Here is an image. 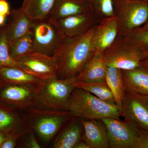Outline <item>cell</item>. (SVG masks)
<instances>
[{
	"label": "cell",
	"mask_w": 148,
	"mask_h": 148,
	"mask_svg": "<svg viewBox=\"0 0 148 148\" xmlns=\"http://www.w3.org/2000/svg\"><path fill=\"white\" fill-rule=\"evenodd\" d=\"M91 12L85 0H58L50 17L55 20Z\"/></svg>",
	"instance_id": "obj_18"
},
{
	"label": "cell",
	"mask_w": 148,
	"mask_h": 148,
	"mask_svg": "<svg viewBox=\"0 0 148 148\" xmlns=\"http://www.w3.org/2000/svg\"><path fill=\"white\" fill-rule=\"evenodd\" d=\"M118 34L117 19L114 15L99 22L95 27L93 33L95 52L103 53L112 44Z\"/></svg>",
	"instance_id": "obj_14"
},
{
	"label": "cell",
	"mask_w": 148,
	"mask_h": 148,
	"mask_svg": "<svg viewBox=\"0 0 148 148\" xmlns=\"http://www.w3.org/2000/svg\"><path fill=\"white\" fill-rule=\"evenodd\" d=\"M68 113L67 111L49 110L41 112L34 122V129L42 141L49 142L61 128Z\"/></svg>",
	"instance_id": "obj_11"
},
{
	"label": "cell",
	"mask_w": 148,
	"mask_h": 148,
	"mask_svg": "<svg viewBox=\"0 0 148 148\" xmlns=\"http://www.w3.org/2000/svg\"><path fill=\"white\" fill-rule=\"evenodd\" d=\"M69 114L87 120L120 119V114L116 106L103 102L90 92L75 88L69 97L66 110Z\"/></svg>",
	"instance_id": "obj_2"
},
{
	"label": "cell",
	"mask_w": 148,
	"mask_h": 148,
	"mask_svg": "<svg viewBox=\"0 0 148 148\" xmlns=\"http://www.w3.org/2000/svg\"><path fill=\"white\" fill-rule=\"evenodd\" d=\"M13 108L0 101V132L19 136L22 121Z\"/></svg>",
	"instance_id": "obj_20"
},
{
	"label": "cell",
	"mask_w": 148,
	"mask_h": 148,
	"mask_svg": "<svg viewBox=\"0 0 148 148\" xmlns=\"http://www.w3.org/2000/svg\"><path fill=\"white\" fill-rule=\"evenodd\" d=\"M146 55L145 51L132 44L125 37L119 36L102 53L106 66L121 70H132L141 66Z\"/></svg>",
	"instance_id": "obj_5"
},
{
	"label": "cell",
	"mask_w": 148,
	"mask_h": 148,
	"mask_svg": "<svg viewBox=\"0 0 148 148\" xmlns=\"http://www.w3.org/2000/svg\"><path fill=\"white\" fill-rule=\"evenodd\" d=\"M120 114L148 134V95L125 92Z\"/></svg>",
	"instance_id": "obj_9"
},
{
	"label": "cell",
	"mask_w": 148,
	"mask_h": 148,
	"mask_svg": "<svg viewBox=\"0 0 148 148\" xmlns=\"http://www.w3.org/2000/svg\"><path fill=\"white\" fill-rule=\"evenodd\" d=\"M6 29L7 24L0 26V69L5 66L19 68L16 61L10 54Z\"/></svg>",
	"instance_id": "obj_27"
},
{
	"label": "cell",
	"mask_w": 148,
	"mask_h": 148,
	"mask_svg": "<svg viewBox=\"0 0 148 148\" xmlns=\"http://www.w3.org/2000/svg\"><path fill=\"white\" fill-rule=\"evenodd\" d=\"M106 81L114 98L116 106L120 112L122 102L125 94L121 70L107 66Z\"/></svg>",
	"instance_id": "obj_22"
},
{
	"label": "cell",
	"mask_w": 148,
	"mask_h": 148,
	"mask_svg": "<svg viewBox=\"0 0 148 148\" xmlns=\"http://www.w3.org/2000/svg\"><path fill=\"white\" fill-rule=\"evenodd\" d=\"M75 86V88H81L90 92L109 105L116 106L112 92L106 82L93 83L77 82Z\"/></svg>",
	"instance_id": "obj_24"
},
{
	"label": "cell",
	"mask_w": 148,
	"mask_h": 148,
	"mask_svg": "<svg viewBox=\"0 0 148 148\" xmlns=\"http://www.w3.org/2000/svg\"><path fill=\"white\" fill-rule=\"evenodd\" d=\"M102 53L95 52L77 76L79 82L93 83L106 81V66Z\"/></svg>",
	"instance_id": "obj_17"
},
{
	"label": "cell",
	"mask_w": 148,
	"mask_h": 148,
	"mask_svg": "<svg viewBox=\"0 0 148 148\" xmlns=\"http://www.w3.org/2000/svg\"><path fill=\"white\" fill-rule=\"evenodd\" d=\"M19 69L42 80L57 78L58 68L55 58L32 52L14 59Z\"/></svg>",
	"instance_id": "obj_8"
},
{
	"label": "cell",
	"mask_w": 148,
	"mask_h": 148,
	"mask_svg": "<svg viewBox=\"0 0 148 148\" xmlns=\"http://www.w3.org/2000/svg\"><path fill=\"white\" fill-rule=\"evenodd\" d=\"M9 3L6 0H0V14L7 16L10 13Z\"/></svg>",
	"instance_id": "obj_30"
},
{
	"label": "cell",
	"mask_w": 148,
	"mask_h": 148,
	"mask_svg": "<svg viewBox=\"0 0 148 148\" xmlns=\"http://www.w3.org/2000/svg\"><path fill=\"white\" fill-rule=\"evenodd\" d=\"M58 0H24L21 8L32 21L50 17Z\"/></svg>",
	"instance_id": "obj_19"
},
{
	"label": "cell",
	"mask_w": 148,
	"mask_h": 148,
	"mask_svg": "<svg viewBox=\"0 0 148 148\" xmlns=\"http://www.w3.org/2000/svg\"><path fill=\"white\" fill-rule=\"evenodd\" d=\"M6 137V135L3 132H0V147L4 142Z\"/></svg>",
	"instance_id": "obj_35"
},
{
	"label": "cell",
	"mask_w": 148,
	"mask_h": 148,
	"mask_svg": "<svg viewBox=\"0 0 148 148\" xmlns=\"http://www.w3.org/2000/svg\"><path fill=\"white\" fill-rule=\"evenodd\" d=\"M83 128L77 122H73L55 139L53 147L75 148L77 143L81 140Z\"/></svg>",
	"instance_id": "obj_23"
},
{
	"label": "cell",
	"mask_w": 148,
	"mask_h": 148,
	"mask_svg": "<svg viewBox=\"0 0 148 148\" xmlns=\"http://www.w3.org/2000/svg\"><path fill=\"white\" fill-rule=\"evenodd\" d=\"M7 16L0 14V26H3L5 24L6 17Z\"/></svg>",
	"instance_id": "obj_34"
},
{
	"label": "cell",
	"mask_w": 148,
	"mask_h": 148,
	"mask_svg": "<svg viewBox=\"0 0 148 148\" xmlns=\"http://www.w3.org/2000/svg\"><path fill=\"white\" fill-rule=\"evenodd\" d=\"M81 123L83 128L81 140L88 148H109L108 135L102 120L82 119Z\"/></svg>",
	"instance_id": "obj_13"
},
{
	"label": "cell",
	"mask_w": 148,
	"mask_h": 148,
	"mask_svg": "<svg viewBox=\"0 0 148 148\" xmlns=\"http://www.w3.org/2000/svg\"><path fill=\"white\" fill-rule=\"evenodd\" d=\"M0 78L6 83L32 86H38L42 80L19 68L12 66L1 68Z\"/></svg>",
	"instance_id": "obj_21"
},
{
	"label": "cell",
	"mask_w": 148,
	"mask_h": 148,
	"mask_svg": "<svg viewBox=\"0 0 148 148\" xmlns=\"http://www.w3.org/2000/svg\"><path fill=\"white\" fill-rule=\"evenodd\" d=\"M95 27L79 36L64 37L53 56L58 68L57 78L64 79L76 77L95 54L93 40Z\"/></svg>",
	"instance_id": "obj_1"
},
{
	"label": "cell",
	"mask_w": 148,
	"mask_h": 148,
	"mask_svg": "<svg viewBox=\"0 0 148 148\" xmlns=\"http://www.w3.org/2000/svg\"><path fill=\"white\" fill-rule=\"evenodd\" d=\"M98 22L114 16L112 0H85Z\"/></svg>",
	"instance_id": "obj_25"
},
{
	"label": "cell",
	"mask_w": 148,
	"mask_h": 148,
	"mask_svg": "<svg viewBox=\"0 0 148 148\" xmlns=\"http://www.w3.org/2000/svg\"><path fill=\"white\" fill-rule=\"evenodd\" d=\"M114 15L117 19L118 36H126L148 20L146 0H112Z\"/></svg>",
	"instance_id": "obj_4"
},
{
	"label": "cell",
	"mask_w": 148,
	"mask_h": 148,
	"mask_svg": "<svg viewBox=\"0 0 148 148\" xmlns=\"http://www.w3.org/2000/svg\"><path fill=\"white\" fill-rule=\"evenodd\" d=\"M6 82H5L4 81H3L0 78V90L4 86Z\"/></svg>",
	"instance_id": "obj_37"
},
{
	"label": "cell",
	"mask_w": 148,
	"mask_h": 148,
	"mask_svg": "<svg viewBox=\"0 0 148 148\" xmlns=\"http://www.w3.org/2000/svg\"><path fill=\"white\" fill-rule=\"evenodd\" d=\"M37 86L6 83L0 90V101L13 108L36 105Z\"/></svg>",
	"instance_id": "obj_10"
},
{
	"label": "cell",
	"mask_w": 148,
	"mask_h": 148,
	"mask_svg": "<svg viewBox=\"0 0 148 148\" xmlns=\"http://www.w3.org/2000/svg\"><path fill=\"white\" fill-rule=\"evenodd\" d=\"M9 51L11 57L14 60L21 56L32 52L33 38L31 31L9 46Z\"/></svg>",
	"instance_id": "obj_26"
},
{
	"label": "cell",
	"mask_w": 148,
	"mask_h": 148,
	"mask_svg": "<svg viewBox=\"0 0 148 148\" xmlns=\"http://www.w3.org/2000/svg\"><path fill=\"white\" fill-rule=\"evenodd\" d=\"M102 120L107 128L109 148H136L143 133L136 125L124 120L111 118Z\"/></svg>",
	"instance_id": "obj_7"
},
{
	"label": "cell",
	"mask_w": 148,
	"mask_h": 148,
	"mask_svg": "<svg viewBox=\"0 0 148 148\" xmlns=\"http://www.w3.org/2000/svg\"><path fill=\"white\" fill-rule=\"evenodd\" d=\"M140 28H141V29H143V30H147V31H148V21H147V22L143 25V26H142V27H140Z\"/></svg>",
	"instance_id": "obj_36"
},
{
	"label": "cell",
	"mask_w": 148,
	"mask_h": 148,
	"mask_svg": "<svg viewBox=\"0 0 148 148\" xmlns=\"http://www.w3.org/2000/svg\"><path fill=\"white\" fill-rule=\"evenodd\" d=\"M77 82L76 77L42 80L37 86L36 105L47 110H65Z\"/></svg>",
	"instance_id": "obj_3"
},
{
	"label": "cell",
	"mask_w": 148,
	"mask_h": 148,
	"mask_svg": "<svg viewBox=\"0 0 148 148\" xmlns=\"http://www.w3.org/2000/svg\"><path fill=\"white\" fill-rule=\"evenodd\" d=\"M8 24H7L6 35L9 46L31 31L33 21L24 12L21 7L11 12Z\"/></svg>",
	"instance_id": "obj_15"
},
{
	"label": "cell",
	"mask_w": 148,
	"mask_h": 148,
	"mask_svg": "<svg viewBox=\"0 0 148 148\" xmlns=\"http://www.w3.org/2000/svg\"><path fill=\"white\" fill-rule=\"evenodd\" d=\"M125 92L148 95V69L140 66L130 70H121Z\"/></svg>",
	"instance_id": "obj_16"
},
{
	"label": "cell",
	"mask_w": 148,
	"mask_h": 148,
	"mask_svg": "<svg viewBox=\"0 0 148 148\" xmlns=\"http://www.w3.org/2000/svg\"><path fill=\"white\" fill-rule=\"evenodd\" d=\"M33 51L52 56L65 36L56 20L51 17L33 21Z\"/></svg>",
	"instance_id": "obj_6"
},
{
	"label": "cell",
	"mask_w": 148,
	"mask_h": 148,
	"mask_svg": "<svg viewBox=\"0 0 148 148\" xmlns=\"http://www.w3.org/2000/svg\"><path fill=\"white\" fill-rule=\"evenodd\" d=\"M26 147L29 148H40L41 147L35 138L33 133H31L27 143Z\"/></svg>",
	"instance_id": "obj_31"
},
{
	"label": "cell",
	"mask_w": 148,
	"mask_h": 148,
	"mask_svg": "<svg viewBox=\"0 0 148 148\" xmlns=\"http://www.w3.org/2000/svg\"><path fill=\"white\" fill-rule=\"evenodd\" d=\"M123 36L137 47L148 52V31L139 28Z\"/></svg>",
	"instance_id": "obj_28"
},
{
	"label": "cell",
	"mask_w": 148,
	"mask_h": 148,
	"mask_svg": "<svg viewBox=\"0 0 148 148\" xmlns=\"http://www.w3.org/2000/svg\"><path fill=\"white\" fill-rule=\"evenodd\" d=\"M56 21L65 36L69 38L81 36L99 23L92 12L69 16Z\"/></svg>",
	"instance_id": "obj_12"
},
{
	"label": "cell",
	"mask_w": 148,
	"mask_h": 148,
	"mask_svg": "<svg viewBox=\"0 0 148 148\" xmlns=\"http://www.w3.org/2000/svg\"><path fill=\"white\" fill-rule=\"evenodd\" d=\"M75 148H89L86 143L82 140L79 141L75 146Z\"/></svg>",
	"instance_id": "obj_32"
},
{
	"label": "cell",
	"mask_w": 148,
	"mask_h": 148,
	"mask_svg": "<svg viewBox=\"0 0 148 148\" xmlns=\"http://www.w3.org/2000/svg\"><path fill=\"white\" fill-rule=\"evenodd\" d=\"M146 52V55L145 58L141 61V65L145 66L148 69V52Z\"/></svg>",
	"instance_id": "obj_33"
},
{
	"label": "cell",
	"mask_w": 148,
	"mask_h": 148,
	"mask_svg": "<svg viewBox=\"0 0 148 148\" xmlns=\"http://www.w3.org/2000/svg\"><path fill=\"white\" fill-rule=\"evenodd\" d=\"M146 1H148V0H146Z\"/></svg>",
	"instance_id": "obj_38"
},
{
	"label": "cell",
	"mask_w": 148,
	"mask_h": 148,
	"mask_svg": "<svg viewBox=\"0 0 148 148\" xmlns=\"http://www.w3.org/2000/svg\"><path fill=\"white\" fill-rule=\"evenodd\" d=\"M18 135L7 134L6 135L5 140L3 142L0 148H14L16 145V140Z\"/></svg>",
	"instance_id": "obj_29"
}]
</instances>
